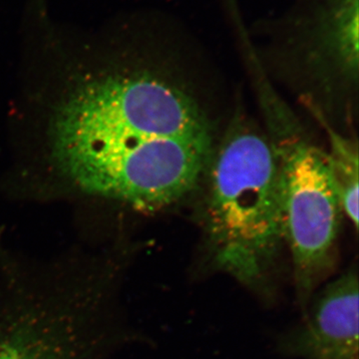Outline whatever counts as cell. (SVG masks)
I'll use <instances>...</instances> for the list:
<instances>
[{
    "instance_id": "1",
    "label": "cell",
    "mask_w": 359,
    "mask_h": 359,
    "mask_svg": "<svg viewBox=\"0 0 359 359\" xmlns=\"http://www.w3.org/2000/svg\"><path fill=\"white\" fill-rule=\"evenodd\" d=\"M143 56L65 99L52 154L86 192L159 212L196 199L224 125L202 54L181 26L161 20Z\"/></svg>"
},
{
    "instance_id": "2",
    "label": "cell",
    "mask_w": 359,
    "mask_h": 359,
    "mask_svg": "<svg viewBox=\"0 0 359 359\" xmlns=\"http://www.w3.org/2000/svg\"><path fill=\"white\" fill-rule=\"evenodd\" d=\"M195 200L203 269L271 297L285 248L282 186L263 127L240 106L224 124Z\"/></svg>"
},
{
    "instance_id": "6",
    "label": "cell",
    "mask_w": 359,
    "mask_h": 359,
    "mask_svg": "<svg viewBox=\"0 0 359 359\" xmlns=\"http://www.w3.org/2000/svg\"><path fill=\"white\" fill-rule=\"evenodd\" d=\"M325 135L328 174L344 218L358 230L359 149L356 133H346L318 123Z\"/></svg>"
},
{
    "instance_id": "4",
    "label": "cell",
    "mask_w": 359,
    "mask_h": 359,
    "mask_svg": "<svg viewBox=\"0 0 359 359\" xmlns=\"http://www.w3.org/2000/svg\"><path fill=\"white\" fill-rule=\"evenodd\" d=\"M359 0H297L250 42L269 78L287 85L318 123L354 133L358 115Z\"/></svg>"
},
{
    "instance_id": "3",
    "label": "cell",
    "mask_w": 359,
    "mask_h": 359,
    "mask_svg": "<svg viewBox=\"0 0 359 359\" xmlns=\"http://www.w3.org/2000/svg\"><path fill=\"white\" fill-rule=\"evenodd\" d=\"M244 56L280 175L285 248L292 261L295 299L304 311L337 269L344 215L325 149L304 128L250 47H244Z\"/></svg>"
},
{
    "instance_id": "7",
    "label": "cell",
    "mask_w": 359,
    "mask_h": 359,
    "mask_svg": "<svg viewBox=\"0 0 359 359\" xmlns=\"http://www.w3.org/2000/svg\"><path fill=\"white\" fill-rule=\"evenodd\" d=\"M0 359H29L25 358L23 354L18 353V351H13V349H7L4 353H0Z\"/></svg>"
},
{
    "instance_id": "5",
    "label": "cell",
    "mask_w": 359,
    "mask_h": 359,
    "mask_svg": "<svg viewBox=\"0 0 359 359\" xmlns=\"http://www.w3.org/2000/svg\"><path fill=\"white\" fill-rule=\"evenodd\" d=\"M358 266L314 294L302 323L280 341L287 355L304 359H359Z\"/></svg>"
}]
</instances>
